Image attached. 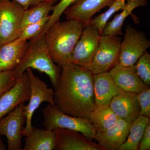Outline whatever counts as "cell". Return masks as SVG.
I'll list each match as a JSON object with an SVG mask.
<instances>
[{"instance_id": "6da1fadb", "label": "cell", "mask_w": 150, "mask_h": 150, "mask_svg": "<svg viewBox=\"0 0 150 150\" xmlns=\"http://www.w3.org/2000/svg\"><path fill=\"white\" fill-rule=\"evenodd\" d=\"M93 75L86 68L73 63L62 66L59 82L54 88L55 105L67 115L88 119L96 106Z\"/></svg>"}, {"instance_id": "7a4b0ae2", "label": "cell", "mask_w": 150, "mask_h": 150, "mask_svg": "<svg viewBox=\"0 0 150 150\" xmlns=\"http://www.w3.org/2000/svg\"><path fill=\"white\" fill-rule=\"evenodd\" d=\"M85 24L76 19H58L45 32V40L53 62L61 67L71 63L74 48Z\"/></svg>"}, {"instance_id": "3957f363", "label": "cell", "mask_w": 150, "mask_h": 150, "mask_svg": "<svg viewBox=\"0 0 150 150\" xmlns=\"http://www.w3.org/2000/svg\"><path fill=\"white\" fill-rule=\"evenodd\" d=\"M45 34V31L43 30L40 35L29 40L25 55L15 70L18 77L28 68L44 73L49 78L54 89L59 82L62 67L56 64L51 59Z\"/></svg>"}, {"instance_id": "277c9868", "label": "cell", "mask_w": 150, "mask_h": 150, "mask_svg": "<svg viewBox=\"0 0 150 150\" xmlns=\"http://www.w3.org/2000/svg\"><path fill=\"white\" fill-rule=\"evenodd\" d=\"M42 112L45 129L51 131L59 128L70 129L81 133L91 141L95 138L97 131L88 119L67 115L50 103L43 108Z\"/></svg>"}, {"instance_id": "5b68a950", "label": "cell", "mask_w": 150, "mask_h": 150, "mask_svg": "<svg viewBox=\"0 0 150 150\" xmlns=\"http://www.w3.org/2000/svg\"><path fill=\"white\" fill-rule=\"evenodd\" d=\"M28 76L30 86V93L29 103L25 105L23 113L26 117L25 125L22 134L27 137L32 131L33 126L32 125V119L33 113L43 102H48L52 105H55L54 101V90L48 88L46 84L34 75L31 68L25 70Z\"/></svg>"}, {"instance_id": "8992f818", "label": "cell", "mask_w": 150, "mask_h": 150, "mask_svg": "<svg viewBox=\"0 0 150 150\" xmlns=\"http://www.w3.org/2000/svg\"><path fill=\"white\" fill-rule=\"evenodd\" d=\"M25 9L12 0L0 1V47L18 38Z\"/></svg>"}, {"instance_id": "52a82bcc", "label": "cell", "mask_w": 150, "mask_h": 150, "mask_svg": "<svg viewBox=\"0 0 150 150\" xmlns=\"http://www.w3.org/2000/svg\"><path fill=\"white\" fill-rule=\"evenodd\" d=\"M121 40L120 36L101 35L99 46L92 60L85 68L93 74L109 72L118 64Z\"/></svg>"}, {"instance_id": "ba28073f", "label": "cell", "mask_w": 150, "mask_h": 150, "mask_svg": "<svg viewBox=\"0 0 150 150\" xmlns=\"http://www.w3.org/2000/svg\"><path fill=\"white\" fill-rule=\"evenodd\" d=\"M121 40L118 64L123 67L135 65L138 59L150 46V41L145 33L139 31L129 25L126 26Z\"/></svg>"}, {"instance_id": "9c48e42d", "label": "cell", "mask_w": 150, "mask_h": 150, "mask_svg": "<svg viewBox=\"0 0 150 150\" xmlns=\"http://www.w3.org/2000/svg\"><path fill=\"white\" fill-rule=\"evenodd\" d=\"M25 103H22L5 116L0 118V136H6L8 150H21L22 134L26 118L23 113Z\"/></svg>"}, {"instance_id": "30bf717a", "label": "cell", "mask_w": 150, "mask_h": 150, "mask_svg": "<svg viewBox=\"0 0 150 150\" xmlns=\"http://www.w3.org/2000/svg\"><path fill=\"white\" fill-rule=\"evenodd\" d=\"M100 36L96 27L87 25L74 48L71 63L84 67L89 64L99 46Z\"/></svg>"}, {"instance_id": "8fae6325", "label": "cell", "mask_w": 150, "mask_h": 150, "mask_svg": "<svg viewBox=\"0 0 150 150\" xmlns=\"http://www.w3.org/2000/svg\"><path fill=\"white\" fill-rule=\"evenodd\" d=\"M30 86L26 71L16 83L0 97V118L5 116L22 103L29 100Z\"/></svg>"}, {"instance_id": "7c38bea8", "label": "cell", "mask_w": 150, "mask_h": 150, "mask_svg": "<svg viewBox=\"0 0 150 150\" xmlns=\"http://www.w3.org/2000/svg\"><path fill=\"white\" fill-rule=\"evenodd\" d=\"M56 136L55 150H104L81 133L59 128L54 130Z\"/></svg>"}, {"instance_id": "4fadbf2b", "label": "cell", "mask_w": 150, "mask_h": 150, "mask_svg": "<svg viewBox=\"0 0 150 150\" xmlns=\"http://www.w3.org/2000/svg\"><path fill=\"white\" fill-rule=\"evenodd\" d=\"M109 106L118 118L131 123L141 115L138 93H136L123 91L113 97Z\"/></svg>"}, {"instance_id": "5bb4252c", "label": "cell", "mask_w": 150, "mask_h": 150, "mask_svg": "<svg viewBox=\"0 0 150 150\" xmlns=\"http://www.w3.org/2000/svg\"><path fill=\"white\" fill-rule=\"evenodd\" d=\"M115 0H80L69 6L64 12L67 20L76 19L86 25L95 14L109 7Z\"/></svg>"}, {"instance_id": "9a60e30c", "label": "cell", "mask_w": 150, "mask_h": 150, "mask_svg": "<svg viewBox=\"0 0 150 150\" xmlns=\"http://www.w3.org/2000/svg\"><path fill=\"white\" fill-rule=\"evenodd\" d=\"M131 123L118 118L116 123L108 130L97 131L95 139L104 150H118L126 142Z\"/></svg>"}, {"instance_id": "2e32d148", "label": "cell", "mask_w": 150, "mask_h": 150, "mask_svg": "<svg viewBox=\"0 0 150 150\" xmlns=\"http://www.w3.org/2000/svg\"><path fill=\"white\" fill-rule=\"evenodd\" d=\"M109 72L114 83L123 91L139 93L146 86L137 74L135 65L123 67L117 64Z\"/></svg>"}, {"instance_id": "e0dca14e", "label": "cell", "mask_w": 150, "mask_h": 150, "mask_svg": "<svg viewBox=\"0 0 150 150\" xmlns=\"http://www.w3.org/2000/svg\"><path fill=\"white\" fill-rule=\"evenodd\" d=\"M28 40H16L0 47V72L15 69L28 48Z\"/></svg>"}, {"instance_id": "ac0fdd59", "label": "cell", "mask_w": 150, "mask_h": 150, "mask_svg": "<svg viewBox=\"0 0 150 150\" xmlns=\"http://www.w3.org/2000/svg\"><path fill=\"white\" fill-rule=\"evenodd\" d=\"M93 80L96 106L109 105L113 97L123 91L114 83L109 72L93 74Z\"/></svg>"}, {"instance_id": "d6986e66", "label": "cell", "mask_w": 150, "mask_h": 150, "mask_svg": "<svg viewBox=\"0 0 150 150\" xmlns=\"http://www.w3.org/2000/svg\"><path fill=\"white\" fill-rule=\"evenodd\" d=\"M25 140L23 150H53L56 146L54 131L33 127Z\"/></svg>"}, {"instance_id": "ffe728a7", "label": "cell", "mask_w": 150, "mask_h": 150, "mask_svg": "<svg viewBox=\"0 0 150 150\" xmlns=\"http://www.w3.org/2000/svg\"><path fill=\"white\" fill-rule=\"evenodd\" d=\"M126 5L121 13L114 16V18L105 25L101 35L121 36L123 35L122 28L125 19L132 12L139 7L147 5V0H126Z\"/></svg>"}, {"instance_id": "44dd1931", "label": "cell", "mask_w": 150, "mask_h": 150, "mask_svg": "<svg viewBox=\"0 0 150 150\" xmlns=\"http://www.w3.org/2000/svg\"><path fill=\"white\" fill-rule=\"evenodd\" d=\"M118 117L109 105L96 106L90 114L88 120L97 131H104L117 122Z\"/></svg>"}, {"instance_id": "7402d4cb", "label": "cell", "mask_w": 150, "mask_h": 150, "mask_svg": "<svg viewBox=\"0 0 150 150\" xmlns=\"http://www.w3.org/2000/svg\"><path fill=\"white\" fill-rule=\"evenodd\" d=\"M150 122V118L140 115L131 123L129 135L126 142L121 145L118 150H138L140 142L146 129Z\"/></svg>"}, {"instance_id": "603a6c76", "label": "cell", "mask_w": 150, "mask_h": 150, "mask_svg": "<svg viewBox=\"0 0 150 150\" xmlns=\"http://www.w3.org/2000/svg\"><path fill=\"white\" fill-rule=\"evenodd\" d=\"M54 5L51 1H46L25 9L23 17L21 29L28 25L38 22L48 16Z\"/></svg>"}, {"instance_id": "cb8c5ba5", "label": "cell", "mask_w": 150, "mask_h": 150, "mask_svg": "<svg viewBox=\"0 0 150 150\" xmlns=\"http://www.w3.org/2000/svg\"><path fill=\"white\" fill-rule=\"evenodd\" d=\"M126 0H115L112 4L108 7L106 11L92 18L89 24L96 27L101 34L103 29L112 15L120 10H122L126 5Z\"/></svg>"}, {"instance_id": "d4e9b609", "label": "cell", "mask_w": 150, "mask_h": 150, "mask_svg": "<svg viewBox=\"0 0 150 150\" xmlns=\"http://www.w3.org/2000/svg\"><path fill=\"white\" fill-rule=\"evenodd\" d=\"M50 18L51 15H49L38 22L28 25L22 28L18 39L28 40L37 37L46 27Z\"/></svg>"}, {"instance_id": "484cf974", "label": "cell", "mask_w": 150, "mask_h": 150, "mask_svg": "<svg viewBox=\"0 0 150 150\" xmlns=\"http://www.w3.org/2000/svg\"><path fill=\"white\" fill-rule=\"evenodd\" d=\"M137 74L146 85H150V55L147 51L140 57L135 64Z\"/></svg>"}, {"instance_id": "4316f807", "label": "cell", "mask_w": 150, "mask_h": 150, "mask_svg": "<svg viewBox=\"0 0 150 150\" xmlns=\"http://www.w3.org/2000/svg\"><path fill=\"white\" fill-rule=\"evenodd\" d=\"M19 77L15 69L0 72V97L15 84Z\"/></svg>"}, {"instance_id": "83f0119b", "label": "cell", "mask_w": 150, "mask_h": 150, "mask_svg": "<svg viewBox=\"0 0 150 150\" xmlns=\"http://www.w3.org/2000/svg\"><path fill=\"white\" fill-rule=\"evenodd\" d=\"M79 1L80 0H61L59 2L54 5L52 10V14L50 15L51 18L50 20L46 25L44 30L46 31L52 23H54L57 20L59 19L60 17L62 16L64 11L69 6Z\"/></svg>"}, {"instance_id": "f1b7e54d", "label": "cell", "mask_w": 150, "mask_h": 150, "mask_svg": "<svg viewBox=\"0 0 150 150\" xmlns=\"http://www.w3.org/2000/svg\"><path fill=\"white\" fill-rule=\"evenodd\" d=\"M138 99L141 108L140 115L150 118V87L146 85L138 93Z\"/></svg>"}, {"instance_id": "f546056e", "label": "cell", "mask_w": 150, "mask_h": 150, "mask_svg": "<svg viewBox=\"0 0 150 150\" xmlns=\"http://www.w3.org/2000/svg\"><path fill=\"white\" fill-rule=\"evenodd\" d=\"M138 150H150V122L146 126Z\"/></svg>"}, {"instance_id": "4dcf8cb0", "label": "cell", "mask_w": 150, "mask_h": 150, "mask_svg": "<svg viewBox=\"0 0 150 150\" xmlns=\"http://www.w3.org/2000/svg\"><path fill=\"white\" fill-rule=\"evenodd\" d=\"M12 1H15L18 3L22 6L25 9H27L30 7L37 4L41 2L49 1V0H12Z\"/></svg>"}, {"instance_id": "1f68e13d", "label": "cell", "mask_w": 150, "mask_h": 150, "mask_svg": "<svg viewBox=\"0 0 150 150\" xmlns=\"http://www.w3.org/2000/svg\"><path fill=\"white\" fill-rule=\"evenodd\" d=\"M6 148L5 145L4 144L2 140L0 138V150H6Z\"/></svg>"}, {"instance_id": "d6a6232c", "label": "cell", "mask_w": 150, "mask_h": 150, "mask_svg": "<svg viewBox=\"0 0 150 150\" xmlns=\"http://www.w3.org/2000/svg\"><path fill=\"white\" fill-rule=\"evenodd\" d=\"M49 1H51L52 2L54 3V4H57V2H58V1L59 0H49Z\"/></svg>"}, {"instance_id": "836d02e7", "label": "cell", "mask_w": 150, "mask_h": 150, "mask_svg": "<svg viewBox=\"0 0 150 150\" xmlns=\"http://www.w3.org/2000/svg\"><path fill=\"white\" fill-rule=\"evenodd\" d=\"M1 1V0H0V1Z\"/></svg>"}]
</instances>
